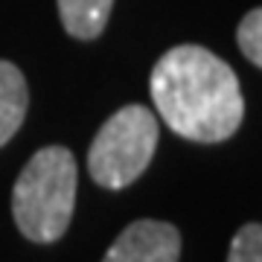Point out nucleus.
<instances>
[{
	"mask_svg": "<svg viewBox=\"0 0 262 262\" xmlns=\"http://www.w3.org/2000/svg\"><path fill=\"white\" fill-rule=\"evenodd\" d=\"M149 91L163 122L192 143H222L242 125L239 79L207 47L181 44L166 50L151 70Z\"/></svg>",
	"mask_w": 262,
	"mask_h": 262,
	"instance_id": "nucleus-1",
	"label": "nucleus"
},
{
	"mask_svg": "<svg viewBox=\"0 0 262 262\" xmlns=\"http://www.w3.org/2000/svg\"><path fill=\"white\" fill-rule=\"evenodd\" d=\"M76 207V158L64 146H44L20 169L12 189V215L29 242H58Z\"/></svg>",
	"mask_w": 262,
	"mask_h": 262,
	"instance_id": "nucleus-2",
	"label": "nucleus"
},
{
	"mask_svg": "<svg viewBox=\"0 0 262 262\" xmlns=\"http://www.w3.org/2000/svg\"><path fill=\"white\" fill-rule=\"evenodd\" d=\"M158 117L146 105H125L96 131L88 172L105 189H125L149 169L158 149Z\"/></svg>",
	"mask_w": 262,
	"mask_h": 262,
	"instance_id": "nucleus-3",
	"label": "nucleus"
},
{
	"mask_svg": "<svg viewBox=\"0 0 262 262\" xmlns=\"http://www.w3.org/2000/svg\"><path fill=\"white\" fill-rule=\"evenodd\" d=\"M181 259V233L175 225L158 219L131 222L122 230L102 262H178Z\"/></svg>",
	"mask_w": 262,
	"mask_h": 262,
	"instance_id": "nucleus-4",
	"label": "nucleus"
},
{
	"mask_svg": "<svg viewBox=\"0 0 262 262\" xmlns=\"http://www.w3.org/2000/svg\"><path fill=\"white\" fill-rule=\"evenodd\" d=\"M29 108L27 79L12 61H0V146L18 134Z\"/></svg>",
	"mask_w": 262,
	"mask_h": 262,
	"instance_id": "nucleus-5",
	"label": "nucleus"
},
{
	"mask_svg": "<svg viewBox=\"0 0 262 262\" xmlns=\"http://www.w3.org/2000/svg\"><path fill=\"white\" fill-rule=\"evenodd\" d=\"M114 0H58V15L67 35L79 41H94L102 35L111 18Z\"/></svg>",
	"mask_w": 262,
	"mask_h": 262,
	"instance_id": "nucleus-6",
	"label": "nucleus"
},
{
	"mask_svg": "<svg viewBox=\"0 0 262 262\" xmlns=\"http://www.w3.org/2000/svg\"><path fill=\"white\" fill-rule=\"evenodd\" d=\"M236 41H239V50L245 53V58L262 70V6L242 18V24L236 29Z\"/></svg>",
	"mask_w": 262,
	"mask_h": 262,
	"instance_id": "nucleus-7",
	"label": "nucleus"
},
{
	"mask_svg": "<svg viewBox=\"0 0 262 262\" xmlns=\"http://www.w3.org/2000/svg\"><path fill=\"white\" fill-rule=\"evenodd\" d=\"M227 262H262V225L251 222L239 227V233L230 239Z\"/></svg>",
	"mask_w": 262,
	"mask_h": 262,
	"instance_id": "nucleus-8",
	"label": "nucleus"
}]
</instances>
